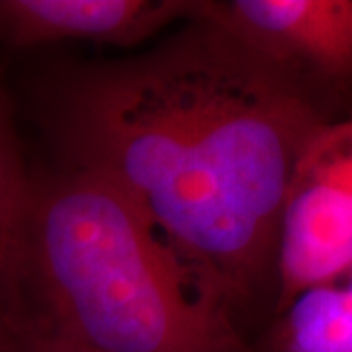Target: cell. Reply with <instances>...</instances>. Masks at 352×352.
<instances>
[{"label":"cell","instance_id":"cell-1","mask_svg":"<svg viewBox=\"0 0 352 352\" xmlns=\"http://www.w3.org/2000/svg\"><path fill=\"white\" fill-rule=\"evenodd\" d=\"M67 94L73 168L118 190L237 305L276 303V251L296 164L327 120L208 22ZM274 311V309H272Z\"/></svg>","mask_w":352,"mask_h":352},{"label":"cell","instance_id":"cell-2","mask_svg":"<svg viewBox=\"0 0 352 352\" xmlns=\"http://www.w3.org/2000/svg\"><path fill=\"white\" fill-rule=\"evenodd\" d=\"M20 317L88 352H252L235 309L98 176L71 168L32 192Z\"/></svg>","mask_w":352,"mask_h":352},{"label":"cell","instance_id":"cell-3","mask_svg":"<svg viewBox=\"0 0 352 352\" xmlns=\"http://www.w3.org/2000/svg\"><path fill=\"white\" fill-rule=\"evenodd\" d=\"M198 20L239 43L327 120L352 98V0L200 2Z\"/></svg>","mask_w":352,"mask_h":352},{"label":"cell","instance_id":"cell-4","mask_svg":"<svg viewBox=\"0 0 352 352\" xmlns=\"http://www.w3.org/2000/svg\"><path fill=\"white\" fill-rule=\"evenodd\" d=\"M351 264L352 116H344L319 127L296 164L278 235L272 314Z\"/></svg>","mask_w":352,"mask_h":352},{"label":"cell","instance_id":"cell-5","mask_svg":"<svg viewBox=\"0 0 352 352\" xmlns=\"http://www.w3.org/2000/svg\"><path fill=\"white\" fill-rule=\"evenodd\" d=\"M188 0H0V43L34 47L94 41L133 47L176 20H198Z\"/></svg>","mask_w":352,"mask_h":352},{"label":"cell","instance_id":"cell-6","mask_svg":"<svg viewBox=\"0 0 352 352\" xmlns=\"http://www.w3.org/2000/svg\"><path fill=\"white\" fill-rule=\"evenodd\" d=\"M252 352H352V264L272 314Z\"/></svg>","mask_w":352,"mask_h":352},{"label":"cell","instance_id":"cell-7","mask_svg":"<svg viewBox=\"0 0 352 352\" xmlns=\"http://www.w3.org/2000/svg\"><path fill=\"white\" fill-rule=\"evenodd\" d=\"M34 182L25 175L10 116L0 94V325L12 314Z\"/></svg>","mask_w":352,"mask_h":352},{"label":"cell","instance_id":"cell-8","mask_svg":"<svg viewBox=\"0 0 352 352\" xmlns=\"http://www.w3.org/2000/svg\"><path fill=\"white\" fill-rule=\"evenodd\" d=\"M0 352H88L25 319L0 327Z\"/></svg>","mask_w":352,"mask_h":352}]
</instances>
